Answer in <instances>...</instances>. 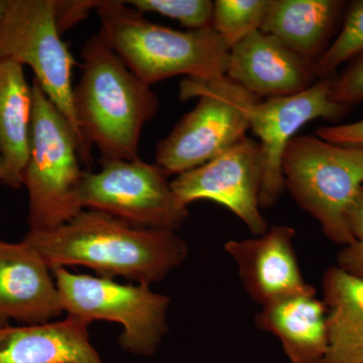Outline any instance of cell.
<instances>
[{
	"instance_id": "1",
	"label": "cell",
	"mask_w": 363,
	"mask_h": 363,
	"mask_svg": "<svg viewBox=\"0 0 363 363\" xmlns=\"http://www.w3.org/2000/svg\"><path fill=\"white\" fill-rule=\"evenodd\" d=\"M50 269L89 267L104 278L160 283L188 257V245L174 231L133 225L96 210H83L63 225L28 231L21 240Z\"/></svg>"
},
{
	"instance_id": "2",
	"label": "cell",
	"mask_w": 363,
	"mask_h": 363,
	"mask_svg": "<svg viewBox=\"0 0 363 363\" xmlns=\"http://www.w3.org/2000/svg\"><path fill=\"white\" fill-rule=\"evenodd\" d=\"M81 58L74 108L86 142L97 147L102 161L138 159L140 135L159 111V98L99 33L85 43Z\"/></svg>"
},
{
	"instance_id": "3",
	"label": "cell",
	"mask_w": 363,
	"mask_h": 363,
	"mask_svg": "<svg viewBox=\"0 0 363 363\" xmlns=\"http://www.w3.org/2000/svg\"><path fill=\"white\" fill-rule=\"evenodd\" d=\"M95 11L102 39L150 87L176 76L210 81L226 75L230 48L212 26L174 30L118 0H104Z\"/></svg>"
},
{
	"instance_id": "4",
	"label": "cell",
	"mask_w": 363,
	"mask_h": 363,
	"mask_svg": "<svg viewBox=\"0 0 363 363\" xmlns=\"http://www.w3.org/2000/svg\"><path fill=\"white\" fill-rule=\"evenodd\" d=\"M281 172L286 190L326 238L343 247L351 245L347 214L363 188V147L297 135L284 152Z\"/></svg>"
},
{
	"instance_id": "5",
	"label": "cell",
	"mask_w": 363,
	"mask_h": 363,
	"mask_svg": "<svg viewBox=\"0 0 363 363\" xmlns=\"http://www.w3.org/2000/svg\"><path fill=\"white\" fill-rule=\"evenodd\" d=\"M198 98L157 147V164L168 175H180L211 161L247 138L253 104L259 98L228 76L210 81L184 79L180 99Z\"/></svg>"
},
{
	"instance_id": "6",
	"label": "cell",
	"mask_w": 363,
	"mask_h": 363,
	"mask_svg": "<svg viewBox=\"0 0 363 363\" xmlns=\"http://www.w3.org/2000/svg\"><path fill=\"white\" fill-rule=\"evenodd\" d=\"M30 154L23 176L30 230H51L77 216L81 169L77 138L51 100L33 81Z\"/></svg>"
},
{
	"instance_id": "7",
	"label": "cell",
	"mask_w": 363,
	"mask_h": 363,
	"mask_svg": "<svg viewBox=\"0 0 363 363\" xmlns=\"http://www.w3.org/2000/svg\"><path fill=\"white\" fill-rule=\"evenodd\" d=\"M0 60L32 69L33 80L70 124L81 162L91 171L92 147L81 133L74 108L75 59L57 26L54 0H9L0 23Z\"/></svg>"
},
{
	"instance_id": "8",
	"label": "cell",
	"mask_w": 363,
	"mask_h": 363,
	"mask_svg": "<svg viewBox=\"0 0 363 363\" xmlns=\"http://www.w3.org/2000/svg\"><path fill=\"white\" fill-rule=\"evenodd\" d=\"M64 312L90 323L95 320L123 326L119 344L131 354L152 357L169 331L168 296L150 286L124 285L104 277L52 269Z\"/></svg>"
},
{
	"instance_id": "9",
	"label": "cell",
	"mask_w": 363,
	"mask_h": 363,
	"mask_svg": "<svg viewBox=\"0 0 363 363\" xmlns=\"http://www.w3.org/2000/svg\"><path fill=\"white\" fill-rule=\"evenodd\" d=\"M98 172L85 171L78 189L83 210H96L145 228L176 233L188 206L175 194L168 174L138 159L100 160Z\"/></svg>"
},
{
	"instance_id": "10",
	"label": "cell",
	"mask_w": 363,
	"mask_h": 363,
	"mask_svg": "<svg viewBox=\"0 0 363 363\" xmlns=\"http://www.w3.org/2000/svg\"><path fill=\"white\" fill-rule=\"evenodd\" d=\"M262 180L259 143L247 136L220 156L177 176L171 187L187 206L199 200L218 203L259 236L269 228L259 205Z\"/></svg>"
},
{
	"instance_id": "11",
	"label": "cell",
	"mask_w": 363,
	"mask_h": 363,
	"mask_svg": "<svg viewBox=\"0 0 363 363\" xmlns=\"http://www.w3.org/2000/svg\"><path fill=\"white\" fill-rule=\"evenodd\" d=\"M331 79H320L291 96L269 98L253 104L250 130L259 138L264 162L260 209L271 208L286 191L281 159L289 143L305 124L315 119L337 121L350 107L333 101Z\"/></svg>"
},
{
	"instance_id": "12",
	"label": "cell",
	"mask_w": 363,
	"mask_h": 363,
	"mask_svg": "<svg viewBox=\"0 0 363 363\" xmlns=\"http://www.w3.org/2000/svg\"><path fill=\"white\" fill-rule=\"evenodd\" d=\"M295 238L293 227L276 225L262 235L224 245L248 296L260 307L281 298L317 293L301 272Z\"/></svg>"
},
{
	"instance_id": "13",
	"label": "cell",
	"mask_w": 363,
	"mask_h": 363,
	"mask_svg": "<svg viewBox=\"0 0 363 363\" xmlns=\"http://www.w3.org/2000/svg\"><path fill=\"white\" fill-rule=\"evenodd\" d=\"M226 76L259 99L298 94L318 81L314 64L260 30L230 48Z\"/></svg>"
},
{
	"instance_id": "14",
	"label": "cell",
	"mask_w": 363,
	"mask_h": 363,
	"mask_svg": "<svg viewBox=\"0 0 363 363\" xmlns=\"http://www.w3.org/2000/svg\"><path fill=\"white\" fill-rule=\"evenodd\" d=\"M52 269L26 245L0 240V326L49 323L64 310Z\"/></svg>"
},
{
	"instance_id": "15",
	"label": "cell",
	"mask_w": 363,
	"mask_h": 363,
	"mask_svg": "<svg viewBox=\"0 0 363 363\" xmlns=\"http://www.w3.org/2000/svg\"><path fill=\"white\" fill-rule=\"evenodd\" d=\"M90 324L67 315L45 324L0 326V363H104L91 342Z\"/></svg>"
},
{
	"instance_id": "16",
	"label": "cell",
	"mask_w": 363,
	"mask_h": 363,
	"mask_svg": "<svg viewBox=\"0 0 363 363\" xmlns=\"http://www.w3.org/2000/svg\"><path fill=\"white\" fill-rule=\"evenodd\" d=\"M255 318L260 330L276 336L289 363H323L328 350L327 308L316 294L262 306Z\"/></svg>"
},
{
	"instance_id": "17",
	"label": "cell",
	"mask_w": 363,
	"mask_h": 363,
	"mask_svg": "<svg viewBox=\"0 0 363 363\" xmlns=\"http://www.w3.org/2000/svg\"><path fill=\"white\" fill-rule=\"evenodd\" d=\"M33 111V85L26 81L23 67L11 60H0V182L13 189L23 185Z\"/></svg>"
},
{
	"instance_id": "18",
	"label": "cell",
	"mask_w": 363,
	"mask_h": 363,
	"mask_svg": "<svg viewBox=\"0 0 363 363\" xmlns=\"http://www.w3.org/2000/svg\"><path fill=\"white\" fill-rule=\"evenodd\" d=\"M342 4L337 0H269L260 30L315 64L327 49Z\"/></svg>"
},
{
	"instance_id": "19",
	"label": "cell",
	"mask_w": 363,
	"mask_h": 363,
	"mask_svg": "<svg viewBox=\"0 0 363 363\" xmlns=\"http://www.w3.org/2000/svg\"><path fill=\"white\" fill-rule=\"evenodd\" d=\"M322 288L328 331L323 363H363V279L331 267Z\"/></svg>"
},
{
	"instance_id": "20",
	"label": "cell",
	"mask_w": 363,
	"mask_h": 363,
	"mask_svg": "<svg viewBox=\"0 0 363 363\" xmlns=\"http://www.w3.org/2000/svg\"><path fill=\"white\" fill-rule=\"evenodd\" d=\"M269 0H216L212 28L229 48L260 30Z\"/></svg>"
},
{
	"instance_id": "21",
	"label": "cell",
	"mask_w": 363,
	"mask_h": 363,
	"mask_svg": "<svg viewBox=\"0 0 363 363\" xmlns=\"http://www.w3.org/2000/svg\"><path fill=\"white\" fill-rule=\"evenodd\" d=\"M363 54V0L353 1L340 33L327 47L316 63L315 74L318 80L331 79L339 67Z\"/></svg>"
},
{
	"instance_id": "22",
	"label": "cell",
	"mask_w": 363,
	"mask_h": 363,
	"mask_svg": "<svg viewBox=\"0 0 363 363\" xmlns=\"http://www.w3.org/2000/svg\"><path fill=\"white\" fill-rule=\"evenodd\" d=\"M126 2L143 14L154 13L178 21L188 30L212 26L214 1L211 0H130Z\"/></svg>"
},
{
	"instance_id": "23",
	"label": "cell",
	"mask_w": 363,
	"mask_h": 363,
	"mask_svg": "<svg viewBox=\"0 0 363 363\" xmlns=\"http://www.w3.org/2000/svg\"><path fill=\"white\" fill-rule=\"evenodd\" d=\"M347 224L353 242L339 252L336 267L363 279V188L348 212Z\"/></svg>"
},
{
	"instance_id": "24",
	"label": "cell",
	"mask_w": 363,
	"mask_h": 363,
	"mask_svg": "<svg viewBox=\"0 0 363 363\" xmlns=\"http://www.w3.org/2000/svg\"><path fill=\"white\" fill-rule=\"evenodd\" d=\"M330 97L333 101L350 107L363 102V54L339 77L332 79Z\"/></svg>"
},
{
	"instance_id": "25",
	"label": "cell",
	"mask_w": 363,
	"mask_h": 363,
	"mask_svg": "<svg viewBox=\"0 0 363 363\" xmlns=\"http://www.w3.org/2000/svg\"><path fill=\"white\" fill-rule=\"evenodd\" d=\"M104 1V0H102ZM98 0H54L55 18L61 35L68 32L80 21L86 20L91 11L102 4Z\"/></svg>"
},
{
	"instance_id": "26",
	"label": "cell",
	"mask_w": 363,
	"mask_h": 363,
	"mask_svg": "<svg viewBox=\"0 0 363 363\" xmlns=\"http://www.w3.org/2000/svg\"><path fill=\"white\" fill-rule=\"evenodd\" d=\"M314 133L322 140L335 145L363 147V119L340 125L321 126Z\"/></svg>"
},
{
	"instance_id": "27",
	"label": "cell",
	"mask_w": 363,
	"mask_h": 363,
	"mask_svg": "<svg viewBox=\"0 0 363 363\" xmlns=\"http://www.w3.org/2000/svg\"><path fill=\"white\" fill-rule=\"evenodd\" d=\"M7 2H9V0H0V23H1L4 14L6 13Z\"/></svg>"
},
{
	"instance_id": "28",
	"label": "cell",
	"mask_w": 363,
	"mask_h": 363,
	"mask_svg": "<svg viewBox=\"0 0 363 363\" xmlns=\"http://www.w3.org/2000/svg\"><path fill=\"white\" fill-rule=\"evenodd\" d=\"M1 176H2V159H1V155H0V180H1Z\"/></svg>"
}]
</instances>
